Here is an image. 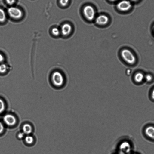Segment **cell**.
I'll return each instance as SVG.
<instances>
[{"label":"cell","mask_w":154,"mask_h":154,"mask_svg":"<svg viewBox=\"0 0 154 154\" xmlns=\"http://www.w3.org/2000/svg\"><path fill=\"white\" fill-rule=\"evenodd\" d=\"M120 55L122 60L128 64L132 65L136 62V59L134 55L128 49H122L120 52Z\"/></svg>","instance_id":"1"},{"label":"cell","mask_w":154,"mask_h":154,"mask_svg":"<svg viewBox=\"0 0 154 154\" xmlns=\"http://www.w3.org/2000/svg\"><path fill=\"white\" fill-rule=\"evenodd\" d=\"M52 80L54 85L57 87H60L63 85L65 81L63 74L59 71H55L52 75Z\"/></svg>","instance_id":"2"},{"label":"cell","mask_w":154,"mask_h":154,"mask_svg":"<svg viewBox=\"0 0 154 154\" xmlns=\"http://www.w3.org/2000/svg\"><path fill=\"white\" fill-rule=\"evenodd\" d=\"M8 11L9 16L14 19H19L22 16L21 11L17 7H10L8 9Z\"/></svg>","instance_id":"3"},{"label":"cell","mask_w":154,"mask_h":154,"mask_svg":"<svg viewBox=\"0 0 154 154\" xmlns=\"http://www.w3.org/2000/svg\"><path fill=\"white\" fill-rule=\"evenodd\" d=\"M83 13L85 17L89 20H91L94 17L95 11L90 5H87L84 8Z\"/></svg>","instance_id":"4"},{"label":"cell","mask_w":154,"mask_h":154,"mask_svg":"<svg viewBox=\"0 0 154 154\" xmlns=\"http://www.w3.org/2000/svg\"><path fill=\"white\" fill-rule=\"evenodd\" d=\"M131 7V2L128 0H123L119 2L117 5V7L119 10L126 11L129 10Z\"/></svg>","instance_id":"5"},{"label":"cell","mask_w":154,"mask_h":154,"mask_svg":"<svg viewBox=\"0 0 154 154\" xmlns=\"http://www.w3.org/2000/svg\"><path fill=\"white\" fill-rule=\"evenodd\" d=\"M4 122L8 126H13L14 125L16 122L15 117L11 114H7L5 115L3 118Z\"/></svg>","instance_id":"6"},{"label":"cell","mask_w":154,"mask_h":154,"mask_svg":"<svg viewBox=\"0 0 154 154\" xmlns=\"http://www.w3.org/2000/svg\"><path fill=\"white\" fill-rule=\"evenodd\" d=\"M144 133L146 136L152 140H154V126L149 125L144 128Z\"/></svg>","instance_id":"7"},{"label":"cell","mask_w":154,"mask_h":154,"mask_svg":"<svg viewBox=\"0 0 154 154\" xmlns=\"http://www.w3.org/2000/svg\"><path fill=\"white\" fill-rule=\"evenodd\" d=\"M120 149L123 153L125 154H128L131 150V144L128 141H124L121 144Z\"/></svg>","instance_id":"8"},{"label":"cell","mask_w":154,"mask_h":154,"mask_svg":"<svg viewBox=\"0 0 154 154\" xmlns=\"http://www.w3.org/2000/svg\"><path fill=\"white\" fill-rule=\"evenodd\" d=\"M71 30V26L68 23H65L62 26L61 29V33L63 36H66L70 34Z\"/></svg>","instance_id":"9"},{"label":"cell","mask_w":154,"mask_h":154,"mask_svg":"<svg viewBox=\"0 0 154 154\" xmlns=\"http://www.w3.org/2000/svg\"><path fill=\"white\" fill-rule=\"evenodd\" d=\"M108 18L106 16L104 15H100L98 16L96 19V23L99 25H104L107 23Z\"/></svg>","instance_id":"10"},{"label":"cell","mask_w":154,"mask_h":154,"mask_svg":"<svg viewBox=\"0 0 154 154\" xmlns=\"http://www.w3.org/2000/svg\"><path fill=\"white\" fill-rule=\"evenodd\" d=\"M23 132L25 134H29L32 131V128L31 126L28 124H25L23 126Z\"/></svg>","instance_id":"11"},{"label":"cell","mask_w":154,"mask_h":154,"mask_svg":"<svg viewBox=\"0 0 154 154\" xmlns=\"http://www.w3.org/2000/svg\"><path fill=\"white\" fill-rule=\"evenodd\" d=\"M144 78L143 74L140 72L136 73L134 76V79L135 81L138 83L142 82Z\"/></svg>","instance_id":"12"},{"label":"cell","mask_w":154,"mask_h":154,"mask_svg":"<svg viewBox=\"0 0 154 154\" xmlns=\"http://www.w3.org/2000/svg\"><path fill=\"white\" fill-rule=\"evenodd\" d=\"M6 19V16L4 10L0 8V22H4Z\"/></svg>","instance_id":"13"},{"label":"cell","mask_w":154,"mask_h":154,"mask_svg":"<svg viewBox=\"0 0 154 154\" xmlns=\"http://www.w3.org/2000/svg\"><path fill=\"white\" fill-rule=\"evenodd\" d=\"M25 140L26 143L30 144H32L33 142L34 139L32 136L27 135L25 137Z\"/></svg>","instance_id":"14"},{"label":"cell","mask_w":154,"mask_h":154,"mask_svg":"<svg viewBox=\"0 0 154 154\" xmlns=\"http://www.w3.org/2000/svg\"><path fill=\"white\" fill-rule=\"evenodd\" d=\"M5 109V105L3 100L0 98V114L2 113Z\"/></svg>","instance_id":"15"},{"label":"cell","mask_w":154,"mask_h":154,"mask_svg":"<svg viewBox=\"0 0 154 154\" xmlns=\"http://www.w3.org/2000/svg\"><path fill=\"white\" fill-rule=\"evenodd\" d=\"M8 67L5 64H2L0 65V73H3L6 72Z\"/></svg>","instance_id":"16"},{"label":"cell","mask_w":154,"mask_h":154,"mask_svg":"<svg viewBox=\"0 0 154 154\" xmlns=\"http://www.w3.org/2000/svg\"><path fill=\"white\" fill-rule=\"evenodd\" d=\"M52 33L54 35L57 36L59 35L60 32L58 28L55 27L52 29Z\"/></svg>","instance_id":"17"},{"label":"cell","mask_w":154,"mask_h":154,"mask_svg":"<svg viewBox=\"0 0 154 154\" xmlns=\"http://www.w3.org/2000/svg\"><path fill=\"white\" fill-rule=\"evenodd\" d=\"M145 78L147 82H150L152 80V77L150 74H147L145 76Z\"/></svg>","instance_id":"18"},{"label":"cell","mask_w":154,"mask_h":154,"mask_svg":"<svg viewBox=\"0 0 154 154\" xmlns=\"http://www.w3.org/2000/svg\"><path fill=\"white\" fill-rule=\"evenodd\" d=\"M69 0H60V2L63 6H66L68 3Z\"/></svg>","instance_id":"19"},{"label":"cell","mask_w":154,"mask_h":154,"mask_svg":"<svg viewBox=\"0 0 154 154\" xmlns=\"http://www.w3.org/2000/svg\"><path fill=\"white\" fill-rule=\"evenodd\" d=\"M4 128V127L3 123L0 121V134L3 132Z\"/></svg>","instance_id":"20"},{"label":"cell","mask_w":154,"mask_h":154,"mask_svg":"<svg viewBox=\"0 0 154 154\" xmlns=\"http://www.w3.org/2000/svg\"><path fill=\"white\" fill-rule=\"evenodd\" d=\"M25 134L23 132H20L18 134V137L20 139H22L24 137Z\"/></svg>","instance_id":"21"},{"label":"cell","mask_w":154,"mask_h":154,"mask_svg":"<svg viewBox=\"0 0 154 154\" xmlns=\"http://www.w3.org/2000/svg\"><path fill=\"white\" fill-rule=\"evenodd\" d=\"M15 1V0H6L7 3L9 5L13 4Z\"/></svg>","instance_id":"22"},{"label":"cell","mask_w":154,"mask_h":154,"mask_svg":"<svg viewBox=\"0 0 154 154\" xmlns=\"http://www.w3.org/2000/svg\"><path fill=\"white\" fill-rule=\"evenodd\" d=\"M151 99L154 100V88L152 90L151 93Z\"/></svg>","instance_id":"23"},{"label":"cell","mask_w":154,"mask_h":154,"mask_svg":"<svg viewBox=\"0 0 154 154\" xmlns=\"http://www.w3.org/2000/svg\"><path fill=\"white\" fill-rule=\"evenodd\" d=\"M4 60V57L3 56L0 54V63L2 62Z\"/></svg>","instance_id":"24"},{"label":"cell","mask_w":154,"mask_h":154,"mask_svg":"<svg viewBox=\"0 0 154 154\" xmlns=\"http://www.w3.org/2000/svg\"><path fill=\"white\" fill-rule=\"evenodd\" d=\"M131 1L133 2H136L138 1L139 0H131Z\"/></svg>","instance_id":"25"},{"label":"cell","mask_w":154,"mask_h":154,"mask_svg":"<svg viewBox=\"0 0 154 154\" xmlns=\"http://www.w3.org/2000/svg\"><path fill=\"white\" fill-rule=\"evenodd\" d=\"M110 1H116V0H109Z\"/></svg>","instance_id":"26"},{"label":"cell","mask_w":154,"mask_h":154,"mask_svg":"<svg viewBox=\"0 0 154 154\" xmlns=\"http://www.w3.org/2000/svg\"><path fill=\"white\" fill-rule=\"evenodd\" d=\"M153 29H154V27H153Z\"/></svg>","instance_id":"27"},{"label":"cell","mask_w":154,"mask_h":154,"mask_svg":"<svg viewBox=\"0 0 154 154\" xmlns=\"http://www.w3.org/2000/svg\"></svg>","instance_id":"28"}]
</instances>
